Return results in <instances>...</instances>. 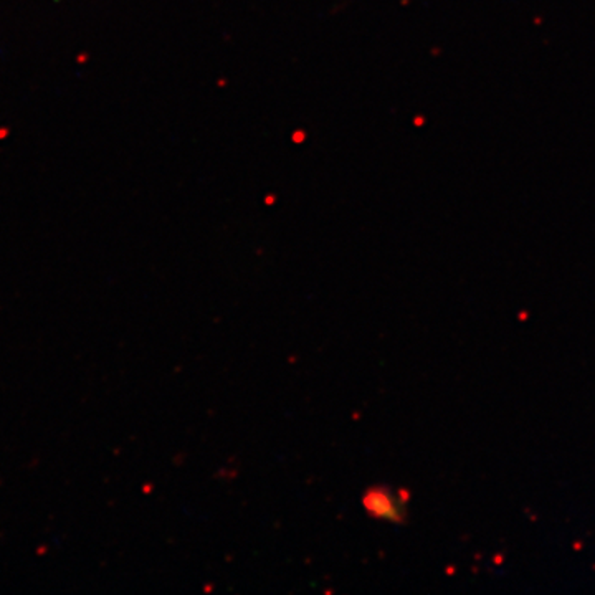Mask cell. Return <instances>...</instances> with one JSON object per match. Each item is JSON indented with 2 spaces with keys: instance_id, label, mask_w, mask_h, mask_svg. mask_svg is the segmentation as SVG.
Masks as SVG:
<instances>
[{
  "instance_id": "obj_1",
  "label": "cell",
  "mask_w": 595,
  "mask_h": 595,
  "mask_svg": "<svg viewBox=\"0 0 595 595\" xmlns=\"http://www.w3.org/2000/svg\"><path fill=\"white\" fill-rule=\"evenodd\" d=\"M362 506L372 518L377 519H385V521L390 522H400L403 518L400 501L387 488H371L364 495Z\"/></svg>"
}]
</instances>
